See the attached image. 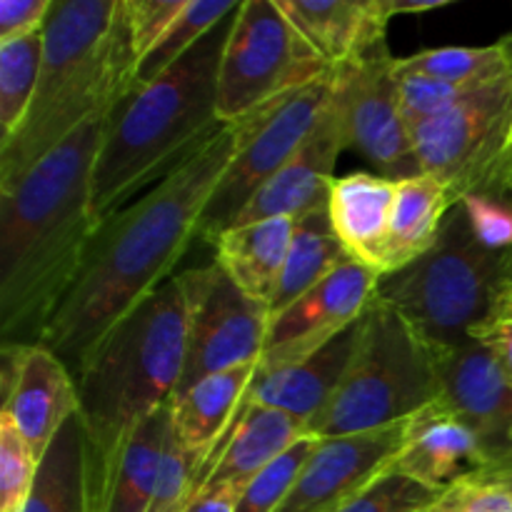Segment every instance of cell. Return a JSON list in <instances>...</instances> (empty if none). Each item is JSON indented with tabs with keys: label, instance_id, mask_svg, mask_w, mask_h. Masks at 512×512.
Returning a JSON list of instances; mask_svg holds the SVG:
<instances>
[{
	"label": "cell",
	"instance_id": "1",
	"mask_svg": "<svg viewBox=\"0 0 512 512\" xmlns=\"http://www.w3.org/2000/svg\"><path fill=\"white\" fill-rule=\"evenodd\" d=\"M235 125H223L195 153L123 205L95 230L73 288L45 328L40 345L78 373L90 350L140 300L173 278L200 218L235 153Z\"/></svg>",
	"mask_w": 512,
	"mask_h": 512
},
{
	"label": "cell",
	"instance_id": "2",
	"mask_svg": "<svg viewBox=\"0 0 512 512\" xmlns=\"http://www.w3.org/2000/svg\"><path fill=\"white\" fill-rule=\"evenodd\" d=\"M110 115H98L0 193V335L38 345L73 288L98 223L93 168Z\"/></svg>",
	"mask_w": 512,
	"mask_h": 512
},
{
	"label": "cell",
	"instance_id": "3",
	"mask_svg": "<svg viewBox=\"0 0 512 512\" xmlns=\"http://www.w3.org/2000/svg\"><path fill=\"white\" fill-rule=\"evenodd\" d=\"M133 50L123 0L55 3L43 30L38 88L18 133L0 145V193L23 180L50 150L98 115H110L135 90Z\"/></svg>",
	"mask_w": 512,
	"mask_h": 512
},
{
	"label": "cell",
	"instance_id": "4",
	"mask_svg": "<svg viewBox=\"0 0 512 512\" xmlns=\"http://www.w3.org/2000/svg\"><path fill=\"white\" fill-rule=\"evenodd\" d=\"M233 15L168 73L135 88L110 113L90 193V213L98 225L133 203L223 128L218 68Z\"/></svg>",
	"mask_w": 512,
	"mask_h": 512
},
{
	"label": "cell",
	"instance_id": "5",
	"mask_svg": "<svg viewBox=\"0 0 512 512\" xmlns=\"http://www.w3.org/2000/svg\"><path fill=\"white\" fill-rule=\"evenodd\" d=\"M188 355V298L180 275L140 300L73 375L88 468H98L135 425L168 405Z\"/></svg>",
	"mask_w": 512,
	"mask_h": 512
},
{
	"label": "cell",
	"instance_id": "6",
	"mask_svg": "<svg viewBox=\"0 0 512 512\" xmlns=\"http://www.w3.org/2000/svg\"><path fill=\"white\" fill-rule=\"evenodd\" d=\"M438 398L440 355L398 310L375 298L360 320L348 370L308 423V435L335 438L403 423Z\"/></svg>",
	"mask_w": 512,
	"mask_h": 512
},
{
	"label": "cell",
	"instance_id": "7",
	"mask_svg": "<svg viewBox=\"0 0 512 512\" xmlns=\"http://www.w3.org/2000/svg\"><path fill=\"white\" fill-rule=\"evenodd\" d=\"M503 255L475 238L463 205L445 218L430 253L380 278L375 298L398 310L443 355L468 345L470 333L490 318L503 298Z\"/></svg>",
	"mask_w": 512,
	"mask_h": 512
},
{
	"label": "cell",
	"instance_id": "8",
	"mask_svg": "<svg viewBox=\"0 0 512 512\" xmlns=\"http://www.w3.org/2000/svg\"><path fill=\"white\" fill-rule=\"evenodd\" d=\"M333 70L300 40L275 0H243L218 68V115L235 125Z\"/></svg>",
	"mask_w": 512,
	"mask_h": 512
},
{
	"label": "cell",
	"instance_id": "9",
	"mask_svg": "<svg viewBox=\"0 0 512 512\" xmlns=\"http://www.w3.org/2000/svg\"><path fill=\"white\" fill-rule=\"evenodd\" d=\"M333 93V73L313 80L238 120L235 153L220 178L203 218L198 240L215 243L248 200L293 158L308 140Z\"/></svg>",
	"mask_w": 512,
	"mask_h": 512
},
{
	"label": "cell",
	"instance_id": "10",
	"mask_svg": "<svg viewBox=\"0 0 512 512\" xmlns=\"http://www.w3.org/2000/svg\"><path fill=\"white\" fill-rule=\"evenodd\" d=\"M512 130V78L483 88L455 108L410 128L420 173L465 195L493 190L505 163Z\"/></svg>",
	"mask_w": 512,
	"mask_h": 512
},
{
	"label": "cell",
	"instance_id": "11",
	"mask_svg": "<svg viewBox=\"0 0 512 512\" xmlns=\"http://www.w3.org/2000/svg\"><path fill=\"white\" fill-rule=\"evenodd\" d=\"M330 110L338 118L345 145L363 155L375 173L390 180L420 175L388 43L333 70Z\"/></svg>",
	"mask_w": 512,
	"mask_h": 512
},
{
	"label": "cell",
	"instance_id": "12",
	"mask_svg": "<svg viewBox=\"0 0 512 512\" xmlns=\"http://www.w3.org/2000/svg\"><path fill=\"white\" fill-rule=\"evenodd\" d=\"M188 298V355L175 395L198 380L258 363L270 313L228 278L218 263L180 273Z\"/></svg>",
	"mask_w": 512,
	"mask_h": 512
},
{
	"label": "cell",
	"instance_id": "13",
	"mask_svg": "<svg viewBox=\"0 0 512 512\" xmlns=\"http://www.w3.org/2000/svg\"><path fill=\"white\" fill-rule=\"evenodd\" d=\"M380 275L348 260L295 303L270 318L258 370L298 363L358 323L378 293Z\"/></svg>",
	"mask_w": 512,
	"mask_h": 512
},
{
	"label": "cell",
	"instance_id": "14",
	"mask_svg": "<svg viewBox=\"0 0 512 512\" xmlns=\"http://www.w3.org/2000/svg\"><path fill=\"white\" fill-rule=\"evenodd\" d=\"M408 420L365 433L320 438L313 458L278 512H338L358 498L390 473L408 435Z\"/></svg>",
	"mask_w": 512,
	"mask_h": 512
},
{
	"label": "cell",
	"instance_id": "15",
	"mask_svg": "<svg viewBox=\"0 0 512 512\" xmlns=\"http://www.w3.org/2000/svg\"><path fill=\"white\" fill-rule=\"evenodd\" d=\"M3 410L0 415L43 460L60 430L80 413L78 385L68 365L45 345H3Z\"/></svg>",
	"mask_w": 512,
	"mask_h": 512
},
{
	"label": "cell",
	"instance_id": "16",
	"mask_svg": "<svg viewBox=\"0 0 512 512\" xmlns=\"http://www.w3.org/2000/svg\"><path fill=\"white\" fill-rule=\"evenodd\" d=\"M440 400L473 430L488 460L512 448V383L483 343L440 355Z\"/></svg>",
	"mask_w": 512,
	"mask_h": 512
},
{
	"label": "cell",
	"instance_id": "17",
	"mask_svg": "<svg viewBox=\"0 0 512 512\" xmlns=\"http://www.w3.org/2000/svg\"><path fill=\"white\" fill-rule=\"evenodd\" d=\"M348 148L335 113L325 108L313 133L308 135L298 153L248 200L235 215V225L260 223L268 218H303L310 210L328 203L330 188L335 183V163L338 155Z\"/></svg>",
	"mask_w": 512,
	"mask_h": 512
},
{
	"label": "cell",
	"instance_id": "18",
	"mask_svg": "<svg viewBox=\"0 0 512 512\" xmlns=\"http://www.w3.org/2000/svg\"><path fill=\"white\" fill-rule=\"evenodd\" d=\"M173 430V400L135 425L98 468H88L90 512H150Z\"/></svg>",
	"mask_w": 512,
	"mask_h": 512
},
{
	"label": "cell",
	"instance_id": "19",
	"mask_svg": "<svg viewBox=\"0 0 512 512\" xmlns=\"http://www.w3.org/2000/svg\"><path fill=\"white\" fill-rule=\"evenodd\" d=\"M295 33L323 65L360 58L385 43V30L395 18L393 0H275Z\"/></svg>",
	"mask_w": 512,
	"mask_h": 512
},
{
	"label": "cell",
	"instance_id": "20",
	"mask_svg": "<svg viewBox=\"0 0 512 512\" xmlns=\"http://www.w3.org/2000/svg\"><path fill=\"white\" fill-rule=\"evenodd\" d=\"M488 463V453L453 410L435 400L408 420V435L390 473H400L440 493Z\"/></svg>",
	"mask_w": 512,
	"mask_h": 512
},
{
	"label": "cell",
	"instance_id": "21",
	"mask_svg": "<svg viewBox=\"0 0 512 512\" xmlns=\"http://www.w3.org/2000/svg\"><path fill=\"white\" fill-rule=\"evenodd\" d=\"M360 320L305 360L275 370H258L243 403L283 410L303 420L308 428L310 420L333 398L335 388L348 370L358 343Z\"/></svg>",
	"mask_w": 512,
	"mask_h": 512
},
{
	"label": "cell",
	"instance_id": "22",
	"mask_svg": "<svg viewBox=\"0 0 512 512\" xmlns=\"http://www.w3.org/2000/svg\"><path fill=\"white\" fill-rule=\"evenodd\" d=\"M305 435H308V428L303 420L293 418L283 410L243 403L228 435L205 465L198 490L220 488V485L245 490V485L260 470L288 453Z\"/></svg>",
	"mask_w": 512,
	"mask_h": 512
},
{
	"label": "cell",
	"instance_id": "23",
	"mask_svg": "<svg viewBox=\"0 0 512 512\" xmlns=\"http://www.w3.org/2000/svg\"><path fill=\"white\" fill-rule=\"evenodd\" d=\"M395 180L378 173H350L335 178L328 198L330 223L350 260L385 275Z\"/></svg>",
	"mask_w": 512,
	"mask_h": 512
},
{
	"label": "cell",
	"instance_id": "24",
	"mask_svg": "<svg viewBox=\"0 0 512 512\" xmlns=\"http://www.w3.org/2000/svg\"><path fill=\"white\" fill-rule=\"evenodd\" d=\"M258 373V363L240 365L198 380L183 393L173 395V433L198 458H213L230 425L238 418L245 393ZM205 470V468H203Z\"/></svg>",
	"mask_w": 512,
	"mask_h": 512
},
{
	"label": "cell",
	"instance_id": "25",
	"mask_svg": "<svg viewBox=\"0 0 512 512\" xmlns=\"http://www.w3.org/2000/svg\"><path fill=\"white\" fill-rule=\"evenodd\" d=\"M293 230V218H268L223 230L213 243L215 263L248 298L268 308L288 258Z\"/></svg>",
	"mask_w": 512,
	"mask_h": 512
},
{
	"label": "cell",
	"instance_id": "26",
	"mask_svg": "<svg viewBox=\"0 0 512 512\" xmlns=\"http://www.w3.org/2000/svg\"><path fill=\"white\" fill-rule=\"evenodd\" d=\"M453 208L455 203L450 198V190L430 175L420 173L413 178L395 180L388 248H385V275L398 273L430 253Z\"/></svg>",
	"mask_w": 512,
	"mask_h": 512
},
{
	"label": "cell",
	"instance_id": "27",
	"mask_svg": "<svg viewBox=\"0 0 512 512\" xmlns=\"http://www.w3.org/2000/svg\"><path fill=\"white\" fill-rule=\"evenodd\" d=\"M348 260V253H345L343 243L338 240L333 223H330L328 203L295 220L288 258H285L278 288H275L273 300L268 305L270 318L288 308L290 303H295L300 295L315 288L320 280L328 278Z\"/></svg>",
	"mask_w": 512,
	"mask_h": 512
},
{
	"label": "cell",
	"instance_id": "28",
	"mask_svg": "<svg viewBox=\"0 0 512 512\" xmlns=\"http://www.w3.org/2000/svg\"><path fill=\"white\" fill-rule=\"evenodd\" d=\"M20 512H90L88 448L78 415L40 460L33 493Z\"/></svg>",
	"mask_w": 512,
	"mask_h": 512
},
{
	"label": "cell",
	"instance_id": "29",
	"mask_svg": "<svg viewBox=\"0 0 512 512\" xmlns=\"http://www.w3.org/2000/svg\"><path fill=\"white\" fill-rule=\"evenodd\" d=\"M395 73L453 85H493L512 78V35L483 48H433L395 58Z\"/></svg>",
	"mask_w": 512,
	"mask_h": 512
},
{
	"label": "cell",
	"instance_id": "30",
	"mask_svg": "<svg viewBox=\"0 0 512 512\" xmlns=\"http://www.w3.org/2000/svg\"><path fill=\"white\" fill-rule=\"evenodd\" d=\"M238 5L240 3H235V0H188L183 13L168 28V33L160 38V43L138 65L135 88L153 83L160 75L168 73L205 35L213 33L220 23H225L238 10Z\"/></svg>",
	"mask_w": 512,
	"mask_h": 512
},
{
	"label": "cell",
	"instance_id": "31",
	"mask_svg": "<svg viewBox=\"0 0 512 512\" xmlns=\"http://www.w3.org/2000/svg\"><path fill=\"white\" fill-rule=\"evenodd\" d=\"M43 65V33L0 43V145L8 143L28 115Z\"/></svg>",
	"mask_w": 512,
	"mask_h": 512
},
{
	"label": "cell",
	"instance_id": "32",
	"mask_svg": "<svg viewBox=\"0 0 512 512\" xmlns=\"http://www.w3.org/2000/svg\"><path fill=\"white\" fill-rule=\"evenodd\" d=\"M320 438L315 435H305L303 440L293 445L288 453L280 455L278 460L260 470L248 485H245L243 495H240L238 512H278L280 505L288 500L293 493L295 483H298L300 473L305 470L308 460L313 458L315 448H318Z\"/></svg>",
	"mask_w": 512,
	"mask_h": 512
},
{
	"label": "cell",
	"instance_id": "33",
	"mask_svg": "<svg viewBox=\"0 0 512 512\" xmlns=\"http://www.w3.org/2000/svg\"><path fill=\"white\" fill-rule=\"evenodd\" d=\"M40 460L28 440L0 415V512H20L33 493Z\"/></svg>",
	"mask_w": 512,
	"mask_h": 512
},
{
	"label": "cell",
	"instance_id": "34",
	"mask_svg": "<svg viewBox=\"0 0 512 512\" xmlns=\"http://www.w3.org/2000/svg\"><path fill=\"white\" fill-rule=\"evenodd\" d=\"M205 460L190 453L175 433L170 430L168 448H165L163 465H160L158 488H155L150 512H183L185 505L198 493L200 478H203Z\"/></svg>",
	"mask_w": 512,
	"mask_h": 512
},
{
	"label": "cell",
	"instance_id": "35",
	"mask_svg": "<svg viewBox=\"0 0 512 512\" xmlns=\"http://www.w3.org/2000/svg\"><path fill=\"white\" fill-rule=\"evenodd\" d=\"M475 238L493 253L512 250V195L505 190H480L460 200Z\"/></svg>",
	"mask_w": 512,
	"mask_h": 512
},
{
	"label": "cell",
	"instance_id": "36",
	"mask_svg": "<svg viewBox=\"0 0 512 512\" xmlns=\"http://www.w3.org/2000/svg\"><path fill=\"white\" fill-rule=\"evenodd\" d=\"M438 493L400 473H385L338 512H425Z\"/></svg>",
	"mask_w": 512,
	"mask_h": 512
},
{
	"label": "cell",
	"instance_id": "37",
	"mask_svg": "<svg viewBox=\"0 0 512 512\" xmlns=\"http://www.w3.org/2000/svg\"><path fill=\"white\" fill-rule=\"evenodd\" d=\"M425 512H512V493L483 475L470 473L440 490Z\"/></svg>",
	"mask_w": 512,
	"mask_h": 512
},
{
	"label": "cell",
	"instance_id": "38",
	"mask_svg": "<svg viewBox=\"0 0 512 512\" xmlns=\"http://www.w3.org/2000/svg\"><path fill=\"white\" fill-rule=\"evenodd\" d=\"M188 0H123L125 23H128L138 65L160 43L170 25L183 13Z\"/></svg>",
	"mask_w": 512,
	"mask_h": 512
},
{
	"label": "cell",
	"instance_id": "39",
	"mask_svg": "<svg viewBox=\"0 0 512 512\" xmlns=\"http://www.w3.org/2000/svg\"><path fill=\"white\" fill-rule=\"evenodd\" d=\"M55 0H0V43L45 30Z\"/></svg>",
	"mask_w": 512,
	"mask_h": 512
},
{
	"label": "cell",
	"instance_id": "40",
	"mask_svg": "<svg viewBox=\"0 0 512 512\" xmlns=\"http://www.w3.org/2000/svg\"><path fill=\"white\" fill-rule=\"evenodd\" d=\"M470 338L490 348V353L498 358V363L503 365L505 375L512 383V308L508 303H503V298H500L498 308L490 313V318L470 333Z\"/></svg>",
	"mask_w": 512,
	"mask_h": 512
},
{
	"label": "cell",
	"instance_id": "41",
	"mask_svg": "<svg viewBox=\"0 0 512 512\" xmlns=\"http://www.w3.org/2000/svg\"><path fill=\"white\" fill-rule=\"evenodd\" d=\"M240 495H243V490L233 488V485L200 488L183 512H238Z\"/></svg>",
	"mask_w": 512,
	"mask_h": 512
},
{
	"label": "cell",
	"instance_id": "42",
	"mask_svg": "<svg viewBox=\"0 0 512 512\" xmlns=\"http://www.w3.org/2000/svg\"><path fill=\"white\" fill-rule=\"evenodd\" d=\"M448 5V0H415V3H405V0H393L395 15H415V13H430V10H440Z\"/></svg>",
	"mask_w": 512,
	"mask_h": 512
},
{
	"label": "cell",
	"instance_id": "43",
	"mask_svg": "<svg viewBox=\"0 0 512 512\" xmlns=\"http://www.w3.org/2000/svg\"><path fill=\"white\" fill-rule=\"evenodd\" d=\"M495 190H505V193L512 195V175L500 180ZM500 275H503V288L512 290V250L510 253H503V258H500Z\"/></svg>",
	"mask_w": 512,
	"mask_h": 512
},
{
	"label": "cell",
	"instance_id": "44",
	"mask_svg": "<svg viewBox=\"0 0 512 512\" xmlns=\"http://www.w3.org/2000/svg\"><path fill=\"white\" fill-rule=\"evenodd\" d=\"M503 168H512V130H510V143H508V155H505V163ZM500 168V170H503Z\"/></svg>",
	"mask_w": 512,
	"mask_h": 512
},
{
	"label": "cell",
	"instance_id": "45",
	"mask_svg": "<svg viewBox=\"0 0 512 512\" xmlns=\"http://www.w3.org/2000/svg\"><path fill=\"white\" fill-rule=\"evenodd\" d=\"M508 175H512V168H503V170H500V175H498V180H495L493 190L498 188V183H500V180H503V178H508Z\"/></svg>",
	"mask_w": 512,
	"mask_h": 512
},
{
	"label": "cell",
	"instance_id": "46",
	"mask_svg": "<svg viewBox=\"0 0 512 512\" xmlns=\"http://www.w3.org/2000/svg\"><path fill=\"white\" fill-rule=\"evenodd\" d=\"M503 303H508L510 308H512V290H505V293H503Z\"/></svg>",
	"mask_w": 512,
	"mask_h": 512
}]
</instances>
